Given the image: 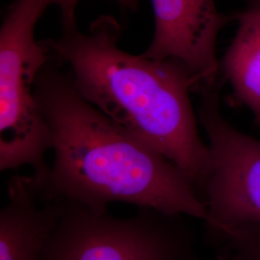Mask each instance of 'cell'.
<instances>
[{"mask_svg": "<svg viewBox=\"0 0 260 260\" xmlns=\"http://www.w3.org/2000/svg\"><path fill=\"white\" fill-rule=\"evenodd\" d=\"M52 61L35 85L54 152L47 178L41 183L32 179L39 193L94 209L125 203L204 222L207 207L195 182L88 103Z\"/></svg>", "mask_w": 260, "mask_h": 260, "instance_id": "1", "label": "cell"}, {"mask_svg": "<svg viewBox=\"0 0 260 260\" xmlns=\"http://www.w3.org/2000/svg\"><path fill=\"white\" fill-rule=\"evenodd\" d=\"M121 35L119 21L102 16L86 33L66 25L43 43L88 103L181 169L203 197L212 158L190 99L194 76L177 60L125 52Z\"/></svg>", "mask_w": 260, "mask_h": 260, "instance_id": "2", "label": "cell"}, {"mask_svg": "<svg viewBox=\"0 0 260 260\" xmlns=\"http://www.w3.org/2000/svg\"><path fill=\"white\" fill-rule=\"evenodd\" d=\"M47 7L45 0H15L0 29V170L30 166L38 183L49 173L46 154L52 148L35 95L38 75L52 59L43 41L35 39Z\"/></svg>", "mask_w": 260, "mask_h": 260, "instance_id": "3", "label": "cell"}, {"mask_svg": "<svg viewBox=\"0 0 260 260\" xmlns=\"http://www.w3.org/2000/svg\"><path fill=\"white\" fill-rule=\"evenodd\" d=\"M64 201L41 260H198L195 233L182 215L138 207L128 218Z\"/></svg>", "mask_w": 260, "mask_h": 260, "instance_id": "4", "label": "cell"}, {"mask_svg": "<svg viewBox=\"0 0 260 260\" xmlns=\"http://www.w3.org/2000/svg\"><path fill=\"white\" fill-rule=\"evenodd\" d=\"M199 121L209 140L212 165L204 187L205 232L260 222V140L223 119L218 88L202 92Z\"/></svg>", "mask_w": 260, "mask_h": 260, "instance_id": "5", "label": "cell"}, {"mask_svg": "<svg viewBox=\"0 0 260 260\" xmlns=\"http://www.w3.org/2000/svg\"><path fill=\"white\" fill-rule=\"evenodd\" d=\"M151 4L154 36L142 54L180 62L194 76L201 93L217 88L221 73L217 38L233 16L220 13L215 0H151Z\"/></svg>", "mask_w": 260, "mask_h": 260, "instance_id": "6", "label": "cell"}, {"mask_svg": "<svg viewBox=\"0 0 260 260\" xmlns=\"http://www.w3.org/2000/svg\"><path fill=\"white\" fill-rule=\"evenodd\" d=\"M9 200L0 212V260H41L64 210V201L47 199L31 177L8 183Z\"/></svg>", "mask_w": 260, "mask_h": 260, "instance_id": "7", "label": "cell"}, {"mask_svg": "<svg viewBox=\"0 0 260 260\" xmlns=\"http://www.w3.org/2000/svg\"><path fill=\"white\" fill-rule=\"evenodd\" d=\"M233 20L238 28L220 62L221 72L234 98L252 112L260 126V0H246Z\"/></svg>", "mask_w": 260, "mask_h": 260, "instance_id": "8", "label": "cell"}, {"mask_svg": "<svg viewBox=\"0 0 260 260\" xmlns=\"http://www.w3.org/2000/svg\"><path fill=\"white\" fill-rule=\"evenodd\" d=\"M218 260H260V222L237 223L205 232Z\"/></svg>", "mask_w": 260, "mask_h": 260, "instance_id": "9", "label": "cell"}, {"mask_svg": "<svg viewBox=\"0 0 260 260\" xmlns=\"http://www.w3.org/2000/svg\"><path fill=\"white\" fill-rule=\"evenodd\" d=\"M47 6L56 5L61 12V23L62 26L72 25L76 23L75 9L80 0H45ZM121 6L130 10H135L139 0H116Z\"/></svg>", "mask_w": 260, "mask_h": 260, "instance_id": "10", "label": "cell"}]
</instances>
